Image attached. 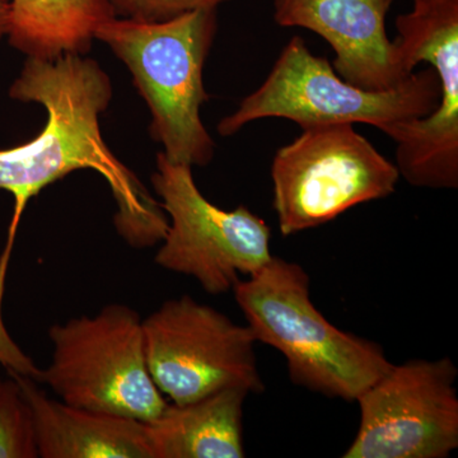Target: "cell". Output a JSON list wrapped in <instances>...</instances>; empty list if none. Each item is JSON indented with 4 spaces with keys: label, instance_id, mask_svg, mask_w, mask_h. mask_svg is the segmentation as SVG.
Returning a JSON list of instances; mask_svg holds the SVG:
<instances>
[{
    "label": "cell",
    "instance_id": "obj_11",
    "mask_svg": "<svg viewBox=\"0 0 458 458\" xmlns=\"http://www.w3.org/2000/svg\"><path fill=\"white\" fill-rule=\"evenodd\" d=\"M33 412L42 458H152L148 428L137 419L77 408L47 396L32 377L9 370Z\"/></svg>",
    "mask_w": 458,
    "mask_h": 458
},
{
    "label": "cell",
    "instance_id": "obj_12",
    "mask_svg": "<svg viewBox=\"0 0 458 458\" xmlns=\"http://www.w3.org/2000/svg\"><path fill=\"white\" fill-rule=\"evenodd\" d=\"M246 391L223 390L188 403H168L147 423L152 458H242Z\"/></svg>",
    "mask_w": 458,
    "mask_h": 458
},
{
    "label": "cell",
    "instance_id": "obj_15",
    "mask_svg": "<svg viewBox=\"0 0 458 458\" xmlns=\"http://www.w3.org/2000/svg\"><path fill=\"white\" fill-rule=\"evenodd\" d=\"M225 2L228 0H108L116 16L144 22H164L199 9H216Z\"/></svg>",
    "mask_w": 458,
    "mask_h": 458
},
{
    "label": "cell",
    "instance_id": "obj_4",
    "mask_svg": "<svg viewBox=\"0 0 458 458\" xmlns=\"http://www.w3.org/2000/svg\"><path fill=\"white\" fill-rule=\"evenodd\" d=\"M216 27V9H199L164 22L114 16L96 32L131 71L152 113L153 138L172 164L204 167L214 156L200 108L209 99L203 69Z\"/></svg>",
    "mask_w": 458,
    "mask_h": 458
},
{
    "label": "cell",
    "instance_id": "obj_14",
    "mask_svg": "<svg viewBox=\"0 0 458 458\" xmlns=\"http://www.w3.org/2000/svg\"><path fill=\"white\" fill-rule=\"evenodd\" d=\"M35 419L17 379H0V458H38Z\"/></svg>",
    "mask_w": 458,
    "mask_h": 458
},
{
    "label": "cell",
    "instance_id": "obj_8",
    "mask_svg": "<svg viewBox=\"0 0 458 458\" xmlns=\"http://www.w3.org/2000/svg\"><path fill=\"white\" fill-rule=\"evenodd\" d=\"M147 366L158 390L188 403L223 390H265L250 327L190 295L165 301L143 321Z\"/></svg>",
    "mask_w": 458,
    "mask_h": 458
},
{
    "label": "cell",
    "instance_id": "obj_9",
    "mask_svg": "<svg viewBox=\"0 0 458 458\" xmlns=\"http://www.w3.org/2000/svg\"><path fill=\"white\" fill-rule=\"evenodd\" d=\"M458 369L450 358L393 364L355 400L344 458H447L458 447Z\"/></svg>",
    "mask_w": 458,
    "mask_h": 458
},
{
    "label": "cell",
    "instance_id": "obj_7",
    "mask_svg": "<svg viewBox=\"0 0 458 458\" xmlns=\"http://www.w3.org/2000/svg\"><path fill=\"white\" fill-rule=\"evenodd\" d=\"M153 188L168 219L157 265L191 276L209 294L233 291L273 258L271 231L264 219L240 205L225 210L201 194L189 165L159 153Z\"/></svg>",
    "mask_w": 458,
    "mask_h": 458
},
{
    "label": "cell",
    "instance_id": "obj_13",
    "mask_svg": "<svg viewBox=\"0 0 458 458\" xmlns=\"http://www.w3.org/2000/svg\"><path fill=\"white\" fill-rule=\"evenodd\" d=\"M114 16L108 0H11L8 40L29 57L82 54Z\"/></svg>",
    "mask_w": 458,
    "mask_h": 458
},
{
    "label": "cell",
    "instance_id": "obj_10",
    "mask_svg": "<svg viewBox=\"0 0 458 458\" xmlns=\"http://www.w3.org/2000/svg\"><path fill=\"white\" fill-rule=\"evenodd\" d=\"M394 0H274L282 27L318 33L335 53L333 68L346 82L369 90L400 86L414 73L386 31Z\"/></svg>",
    "mask_w": 458,
    "mask_h": 458
},
{
    "label": "cell",
    "instance_id": "obj_16",
    "mask_svg": "<svg viewBox=\"0 0 458 458\" xmlns=\"http://www.w3.org/2000/svg\"><path fill=\"white\" fill-rule=\"evenodd\" d=\"M3 286H4V282L2 283V280H0V363L4 364L8 370L22 373V375L32 377L33 379L38 381L41 370L36 369L32 360H30L29 358L17 348L16 344L12 342L7 330H5L4 324H3Z\"/></svg>",
    "mask_w": 458,
    "mask_h": 458
},
{
    "label": "cell",
    "instance_id": "obj_2",
    "mask_svg": "<svg viewBox=\"0 0 458 458\" xmlns=\"http://www.w3.org/2000/svg\"><path fill=\"white\" fill-rule=\"evenodd\" d=\"M269 117L291 120L301 129L367 123L378 131L415 120L409 135L419 150L436 158L458 153V99L443 95L434 69L412 73L394 89H364L343 80L300 36L289 40L265 82L219 123L218 131L231 137Z\"/></svg>",
    "mask_w": 458,
    "mask_h": 458
},
{
    "label": "cell",
    "instance_id": "obj_5",
    "mask_svg": "<svg viewBox=\"0 0 458 458\" xmlns=\"http://www.w3.org/2000/svg\"><path fill=\"white\" fill-rule=\"evenodd\" d=\"M53 358L41 370L63 403L150 423L168 405L148 370L143 319L123 304L50 328Z\"/></svg>",
    "mask_w": 458,
    "mask_h": 458
},
{
    "label": "cell",
    "instance_id": "obj_6",
    "mask_svg": "<svg viewBox=\"0 0 458 458\" xmlns=\"http://www.w3.org/2000/svg\"><path fill=\"white\" fill-rule=\"evenodd\" d=\"M396 165L351 123L313 126L271 164L274 210L283 236L327 225L357 205L390 197Z\"/></svg>",
    "mask_w": 458,
    "mask_h": 458
},
{
    "label": "cell",
    "instance_id": "obj_17",
    "mask_svg": "<svg viewBox=\"0 0 458 458\" xmlns=\"http://www.w3.org/2000/svg\"><path fill=\"white\" fill-rule=\"evenodd\" d=\"M11 0H0V40L8 35Z\"/></svg>",
    "mask_w": 458,
    "mask_h": 458
},
{
    "label": "cell",
    "instance_id": "obj_3",
    "mask_svg": "<svg viewBox=\"0 0 458 458\" xmlns=\"http://www.w3.org/2000/svg\"><path fill=\"white\" fill-rule=\"evenodd\" d=\"M307 271L273 256L233 293L256 342L282 352L294 385L355 401L393 366L381 345L340 330L312 302Z\"/></svg>",
    "mask_w": 458,
    "mask_h": 458
},
{
    "label": "cell",
    "instance_id": "obj_1",
    "mask_svg": "<svg viewBox=\"0 0 458 458\" xmlns=\"http://www.w3.org/2000/svg\"><path fill=\"white\" fill-rule=\"evenodd\" d=\"M9 95L47 108L44 131L29 143L0 149V190L14 198L4 258L9 259L21 216L30 199L77 170L98 172L119 207L114 223L132 246L164 240L168 219L140 179L108 149L99 131L113 89L107 74L82 54L54 59L29 57Z\"/></svg>",
    "mask_w": 458,
    "mask_h": 458
}]
</instances>
